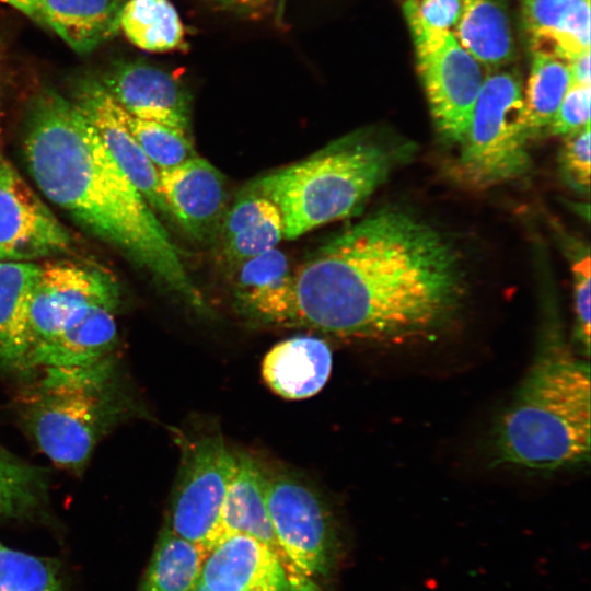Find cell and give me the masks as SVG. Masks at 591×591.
Here are the masks:
<instances>
[{
    "label": "cell",
    "instance_id": "obj_1",
    "mask_svg": "<svg viewBox=\"0 0 591 591\" xmlns=\"http://www.w3.org/2000/svg\"><path fill=\"white\" fill-rule=\"evenodd\" d=\"M291 279L281 326L372 341L433 333L453 315L463 289L450 243L431 225L391 209L331 237Z\"/></svg>",
    "mask_w": 591,
    "mask_h": 591
},
{
    "label": "cell",
    "instance_id": "obj_2",
    "mask_svg": "<svg viewBox=\"0 0 591 591\" xmlns=\"http://www.w3.org/2000/svg\"><path fill=\"white\" fill-rule=\"evenodd\" d=\"M22 149L27 170L46 198L149 271L186 305L208 312L181 251L71 99L53 89L34 96Z\"/></svg>",
    "mask_w": 591,
    "mask_h": 591
},
{
    "label": "cell",
    "instance_id": "obj_3",
    "mask_svg": "<svg viewBox=\"0 0 591 591\" xmlns=\"http://www.w3.org/2000/svg\"><path fill=\"white\" fill-rule=\"evenodd\" d=\"M588 362L546 340L491 436L496 464L553 472L590 460Z\"/></svg>",
    "mask_w": 591,
    "mask_h": 591
},
{
    "label": "cell",
    "instance_id": "obj_4",
    "mask_svg": "<svg viewBox=\"0 0 591 591\" xmlns=\"http://www.w3.org/2000/svg\"><path fill=\"white\" fill-rule=\"evenodd\" d=\"M396 158L372 132L355 131L257 177L244 192L268 199L280 215L283 237L294 240L360 210Z\"/></svg>",
    "mask_w": 591,
    "mask_h": 591
},
{
    "label": "cell",
    "instance_id": "obj_5",
    "mask_svg": "<svg viewBox=\"0 0 591 591\" xmlns=\"http://www.w3.org/2000/svg\"><path fill=\"white\" fill-rule=\"evenodd\" d=\"M23 392L24 420L56 465L81 468L117 420L120 399L112 356L81 367H44Z\"/></svg>",
    "mask_w": 591,
    "mask_h": 591
},
{
    "label": "cell",
    "instance_id": "obj_6",
    "mask_svg": "<svg viewBox=\"0 0 591 591\" xmlns=\"http://www.w3.org/2000/svg\"><path fill=\"white\" fill-rule=\"evenodd\" d=\"M531 136L519 73L498 70L486 74L461 143L466 173L482 183L523 174L529 167Z\"/></svg>",
    "mask_w": 591,
    "mask_h": 591
},
{
    "label": "cell",
    "instance_id": "obj_7",
    "mask_svg": "<svg viewBox=\"0 0 591 591\" xmlns=\"http://www.w3.org/2000/svg\"><path fill=\"white\" fill-rule=\"evenodd\" d=\"M429 108L438 130L462 143L474 104L486 77L483 65L468 54L449 30L407 21Z\"/></svg>",
    "mask_w": 591,
    "mask_h": 591
},
{
    "label": "cell",
    "instance_id": "obj_8",
    "mask_svg": "<svg viewBox=\"0 0 591 591\" xmlns=\"http://www.w3.org/2000/svg\"><path fill=\"white\" fill-rule=\"evenodd\" d=\"M234 464L235 453L221 436L206 434L185 441L165 525L209 552L218 542Z\"/></svg>",
    "mask_w": 591,
    "mask_h": 591
},
{
    "label": "cell",
    "instance_id": "obj_9",
    "mask_svg": "<svg viewBox=\"0 0 591 591\" xmlns=\"http://www.w3.org/2000/svg\"><path fill=\"white\" fill-rule=\"evenodd\" d=\"M266 502L276 537L293 565L305 576L328 568L334 533L320 496L290 474L267 476Z\"/></svg>",
    "mask_w": 591,
    "mask_h": 591
},
{
    "label": "cell",
    "instance_id": "obj_10",
    "mask_svg": "<svg viewBox=\"0 0 591 591\" xmlns=\"http://www.w3.org/2000/svg\"><path fill=\"white\" fill-rule=\"evenodd\" d=\"M71 246L69 231L0 150V260L32 262Z\"/></svg>",
    "mask_w": 591,
    "mask_h": 591
},
{
    "label": "cell",
    "instance_id": "obj_11",
    "mask_svg": "<svg viewBox=\"0 0 591 591\" xmlns=\"http://www.w3.org/2000/svg\"><path fill=\"white\" fill-rule=\"evenodd\" d=\"M118 300L116 281L100 268L68 260L39 265L28 305V354L80 308L95 303L116 308Z\"/></svg>",
    "mask_w": 591,
    "mask_h": 591
},
{
    "label": "cell",
    "instance_id": "obj_12",
    "mask_svg": "<svg viewBox=\"0 0 591 591\" xmlns=\"http://www.w3.org/2000/svg\"><path fill=\"white\" fill-rule=\"evenodd\" d=\"M200 584L211 591H320L293 564L241 533L223 537L209 551Z\"/></svg>",
    "mask_w": 591,
    "mask_h": 591
},
{
    "label": "cell",
    "instance_id": "obj_13",
    "mask_svg": "<svg viewBox=\"0 0 591 591\" xmlns=\"http://www.w3.org/2000/svg\"><path fill=\"white\" fill-rule=\"evenodd\" d=\"M71 101L90 121L114 161L152 210L172 219L160 188L159 170L130 134L121 107L101 81L94 77L79 78L73 85Z\"/></svg>",
    "mask_w": 591,
    "mask_h": 591
},
{
    "label": "cell",
    "instance_id": "obj_14",
    "mask_svg": "<svg viewBox=\"0 0 591 591\" xmlns=\"http://www.w3.org/2000/svg\"><path fill=\"white\" fill-rule=\"evenodd\" d=\"M160 188L172 218L197 242H208L220 232L228 210L223 174L198 155L159 170Z\"/></svg>",
    "mask_w": 591,
    "mask_h": 591
},
{
    "label": "cell",
    "instance_id": "obj_15",
    "mask_svg": "<svg viewBox=\"0 0 591 591\" xmlns=\"http://www.w3.org/2000/svg\"><path fill=\"white\" fill-rule=\"evenodd\" d=\"M99 80L128 114L190 134V97L171 73L141 61H119Z\"/></svg>",
    "mask_w": 591,
    "mask_h": 591
},
{
    "label": "cell",
    "instance_id": "obj_16",
    "mask_svg": "<svg viewBox=\"0 0 591 591\" xmlns=\"http://www.w3.org/2000/svg\"><path fill=\"white\" fill-rule=\"evenodd\" d=\"M115 309L95 303L77 310L51 338L30 351L25 371L88 366L111 357L117 340Z\"/></svg>",
    "mask_w": 591,
    "mask_h": 591
},
{
    "label": "cell",
    "instance_id": "obj_17",
    "mask_svg": "<svg viewBox=\"0 0 591 591\" xmlns=\"http://www.w3.org/2000/svg\"><path fill=\"white\" fill-rule=\"evenodd\" d=\"M126 0H26L23 13L47 26L78 54H89L119 31Z\"/></svg>",
    "mask_w": 591,
    "mask_h": 591
},
{
    "label": "cell",
    "instance_id": "obj_18",
    "mask_svg": "<svg viewBox=\"0 0 591 591\" xmlns=\"http://www.w3.org/2000/svg\"><path fill=\"white\" fill-rule=\"evenodd\" d=\"M532 54L566 62L590 50V0H521Z\"/></svg>",
    "mask_w": 591,
    "mask_h": 591
},
{
    "label": "cell",
    "instance_id": "obj_19",
    "mask_svg": "<svg viewBox=\"0 0 591 591\" xmlns=\"http://www.w3.org/2000/svg\"><path fill=\"white\" fill-rule=\"evenodd\" d=\"M267 476L250 454L235 453V464L221 511L218 542L228 535L246 534L293 564L273 529L266 502Z\"/></svg>",
    "mask_w": 591,
    "mask_h": 591
},
{
    "label": "cell",
    "instance_id": "obj_20",
    "mask_svg": "<svg viewBox=\"0 0 591 591\" xmlns=\"http://www.w3.org/2000/svg\"><path fill=\"white\" fill-rule=\"evenodd\" d=\"M332 370V351L321 338L294 336L276 344L264 357L262 374L268 387L287 399L317 394Z\"/></svg>",
    "mask_w": 591,
    "mask_h": 591
},
{
    "label": "cell",
    "instance_id": "obj_21",
    "mask_svg": "<svg viewBox=\"0 0 591 591\" xmlns=\"http://www.w3.org/2000/svg\"><path fill=\"white\" fill-rule=\"evenodd\" d=\"M236 268L234 292L244 313L260 324L281 326L292 285L286 254L274 247Z\"/></svg>",
    "mask_w": 591,
    "mask_h": 591
},
{
    "label": "cell",
    "instance_id": "obj_22",
    "mask_svg": "<svg viewBox=\"0 0 591 591\" xmlns=\"http://www.w3.org/2000/svg\"><path fill=\"white\" fill-rule=\"evenodd\" d=\"M39 265L0 260V362L25 371L30 349L28 305Z\"/></svg>",
    "mask_w": 591,
    "mask_h": 591
},
{
    "label": "cell",
    "instance_id": "obj_23",
    "mask_svg": "<svg viewBox=\"0 0 591 591\" xmlns=\"http://www.w3.org/2000/svg\"><path fill=\"white\" fill-rule=\"evenodd\" d=\"M451 32L483 66L502 67L515 56L505 0H462L460 16Z\"/></svg>",
    "mask_w": 591,
    "mask_h": 591
},
{
    "label": "cell",
    "instance_id": "obj_24",
    "mask_svg": "<svg viewBox=\"0 0 591 591\" xmlns=\"http://www.w3.org/2000/svg\"><path fill=\"white\" fill-rule=\"evenodd\" d=\"M208 553L165 525L147 567L140 591H197Z\"/></svg>",
    "mask_w": 591,
    "mask_h": 591
},
{
    "label": "cell",
    "instance_id": "obj_25",
    "mask_svg": "<svg viewBox=\"0 0 591 591\" xmlns=\"http://www.w3.org/2000/svg\"><path fill=\"white\" fill-rule=\"evenodd\" d=\"M119 31L136 47L151 53L185 49V27L170 0H126Z\"/></svg>",
    "mask_w": 591,
    "mask_h": 591
},
{
    "label": "cell",
    "instance_id": "obj_26",
    "mask_svg": "<svg viewBox=\"0 0 591 591\" xmlns=\"http://www.w3.org/2000/svg\"><path fill=\"white\" fill-rule=\"evenodd\" d=\"M570 86L568 63L545 54H532L524 102L532 136L547 127Z\"/></svg>",
    "mask_w": 591,
    "mask_h": 591
},
{
    "label": "cell",
    "instance_id": "obj_27",
    "mask_svg": "<svg viewBox=\"0 0 591 591\" xmlns=\"http://www.w3.org/2000/svg\"><path fill=\"white\" fill-rule=\"evenodd\" d=\"M123 117L130 134L158 170L171 169L197 155L189 135L137 118L124 109Z\"/></svg>",
    "mask_w": 591,
    "mask_h": 591
},
{
    "label": "cell",
    "instance_id": "obj_28",
    "mask_svg": "<svg viewBox=\"0 0 591 591\" xmlns=\"http://www.w3.org/2000/svg\"><path fill=\"white\" fill-rule=\"evenodd\" d=\"M42 493L38 471L0 449V520L30 511Z\"/></svg>",
    "mask_w": 591,
    "mask_h": 591
},
{
    "label": "cell",
    "instance_id": "obj_29",
    "mask_svg": "<svg viewBox=\"0 0 591 591\" xmlns=\"http://www.w3.org/2000/svg\"><path fill=\"white\" fill-rule=\"evenodd\" d=\"M0 591H61V586L48 560L0 541Z\"/></svg>",
    "mask_w": 591,
    "mask_h": 591
},
{
    "label": "cell",
    "instance_id": "obj_30",
    "mask_svg": "<svg viewBox=\"0 0 591 591\" xmlns=\"http://www.w3.org/2000/svg\"><path fill=\"white\" fill-rule=\"evenodd\" d=\"M283 237V227L277 211L251 224L234 235L222 240L223 256L229 264L237 266L274 247Z\"/></svg>",
    "mask_w": 591,
    "mask_h": 591
},
{
    "label": "cell",
    "instance_id": "obj_31",
    "mask_svg": "<svg viewBox=\"0 0 591 591\" xmlns=\"http://www.w3.org/2000/svg\"><path fill=\"white\" fill-rule=\"evenodd\" d=\"M590 85H570L548 125L554 135H570L590 125Z\"/></svg>",
    "mask_w": 591,
    "mask_h": 591
},
{
    "label": "cell",
    "instance_id": "obj_32",
    "mask_svg": "<svg viewBox=\"0 0 591 591\" xmlns=\"http://www.w3.org/2000/svg\"><path fill=\"white\" fill-rule=\"evenodd\" d=\"M561 166L575 188L588 192L590 186V125L567 135Z\"/></svg>",
    "mask_w": 591,
    "mask_h": 591
},
{
    "label": "cell",
    "instance_id": "obj_33",
    "mask_svg": "<svg viewBox=\"0 0 591 591\" xmlns=\"http://www.w3.org/2000/svg\"><path fill=\"white\" fill-rule=\"evenodd\" d=\"M590 256L587 253L573 264L576 338L582 354L590 350Z\"/></svg>",
    "mask_w": 591,
    "mask_h": 591
},
{
    "label": "cell",
    "instance_id": "obj_34",
    "mask_svg": "<svg viewBox=\"0 0 591 591\" xmlns=\"http://www.w3.org/2000/svg\"><path fill=\"white\" fill-rule=\"evenodd\" d=\"M462 0H405L406 21H415L430 28L449 30L455 25Z\"/></svg>",
    "mask_w": 591,
    "mask_h": 591
},
{
    "label": "cell",
    "instance_id": "obj_35",
    "mask_svg": "<svg viewBox=\"0 0 591 591\" xmlns=\"http://www.w3.org/2000/svg\"><path fill=\"white\" fill-rule=\"evenodd\" d=\"M275 211L277 208L268 199L243 192L227 210L219 233L225 240Z\"/></svg>",
    "mask_w": 591,
    "mask_h": 591
},
{
    "label": "cell",
    "instance_id": "obj_36",
    "mask_svg": "<svg viewBox=\"0 0 591 591\" xmlns=\"http://www.w3.org/2000/svg\"><path fill=\"white\" fill-rule=\"evenodd\" d=\"M211 4L250 19H263L276 14L282 0H207Z\"/></svg>",
    "mask_w": 591,
    "mask_h": 591
},
{
    "label": "cell",
    "instance_id": "obj_37",
    "mask_svg": "<svg viewBox=\"0 0 591 591\" xmlns=\"http://www.w3.org/2000/svg\"><path fill=\"white\" fill-rule=\"evenodd\" d=\"M570 85H590V50L567 62Z\"/></svg>",
    "mask_w": 591,
    "mask_h": 591
},
{
    "label": "cell",
    "instance_id": "obj_38",
    "mask_svg": "<svg viewBox=\"0 0 591 591\" xmlns=\"http://www.w3.org/2000/svg\"><path fill=\"white\" fill-rule=\"evenodd\" d=\"M0 1L10 4L11 7L20 10L21 12L24 11L25 2H26V0H0Z\"/></svg>",
    "mask_w": 591,
    "mask_h": 591
},
{
    "label": "cell",
    "instance_id": "obj_39",
    "mask_svg": "<svg viewBox=\"0 0 591 591\" xmlns=\"http://www.w3.org/2000/svg\"><path fill=\"white\" fill-rule=\"evenodd\" d=\"M197 591H211V590H208L207 588H205L204 586H199Z\"/></svg>",
    "mask_w": 591,
    "mask_h": 591
}]
</instances>
